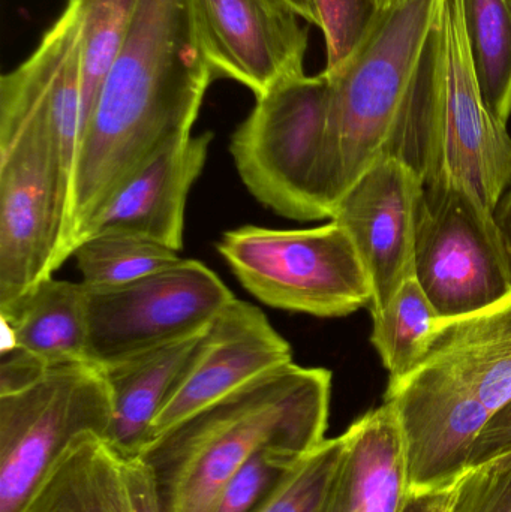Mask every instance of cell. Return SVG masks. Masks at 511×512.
I'll use <instances>...</instances> for the list:
<instances>
[{"mask_svg":"<svg viewBox=\"0 0 511 512\" xmlns=\"http://www.w3.org/2000/svg\"><path fill=\"white\" fill-rule=\"evenodd\" d=\"M213 78L195 0H137L128 36L78 140L62 264L132 174L191 137Z\"/></svg>","mask_w":511,"mask_h":512,"instance_id":"cell-1","label":"cell"},{"mask_svg":"<svg viewBox=\"0 0 511 512\" xmlns=\"http://www.w3.org/2000/svg\"><path fill=\"white\" fill-rule=\"evenodd\" d=\"M332 372L290 363L258 376L153 439L141 459L164 512H215L233 475L263 448L306 456L326 441Z\"/></svg>","mask_w":511,"mask_h":512,"instance_id":"cell-2","label":"cell"},{"mask_svg":"<svg viewBox=\"0 0 511 512\" xmlns=\"http://www.w3.org/2000/svg\"><path fill=\"white\" fill-rule=\"evenodd\" d=\"M440 5L407 0L384 9L350 60L324 71L330 78L326 170L333 209L384 156L417 168L413 77Z\"/></svg>","mask_w":511,"mask_h":512,"instance_id":"cell-3","label":"cell"},{"mask_svg":"<svg viewBox=\"0 0 511 512\" xmlns=\"http://www.w3.org/2000/svg\"><path fill=\"white\" fill-rule=\"evenodd\" d=\"M426 54L419 165L425 188L461 195L489 236L503 245L495 212L511 183V135L480 90L461 0H441Z\"/></svg>","mask_w":511,"mask_h":512,"instance_id":"cell-4","label":"cell"},{"mask_svg":"<svg viewBox=\"0 0 511 512\" xmlns=\"http://www.w3.org/2000/svg\"><path fill=\"white\" fill-rule=\"evenodd\" d=\"M330 78L300 75L258 96L230 153L252 197L282 218L332 219L327 185Z\"/></svg>","mask_w":511,"mask_h":512,"instance_id":"cell-5","label":"cell"},{"mask_svg":"<svg viewBox=\"0 0 511 512\" xmlns=\"http://www.w3.org/2000/svg\"><path fill=\"white\" fill-rule=\"evenodd\" d=\"M240 285L287 312L342 318L372 301V282L347 231L330 221L309 230L246 227L216 245Z\"/></svg>","mask_w":511,"mask_h":512,"instance_id":"cell-6","label":"cell"},{"mask_svg":"<svg viewBox=\"0 0 511 512\" xmlns=\"http://www.w3.org/2000/svg\"><path fill=\"white\" fill-rule=\"evenodd\" d=\"M113 399L87 361L57 364L21 390L0 394V512H24L75 439L107 441Z\"/></svg>","mask_w":511,"mask_h":512,"instance_id":"cell-7","label":"cell"},{"mask_svg":"<svg viewBox=\"0 0 511 512\" xmlns=\"http://www.w3.org/2000/svg\"><path fill=\"white\" fill-rule=\"evenodd\" d=\"M71 176L41 120H0V306L62 267Z\"/></svg>","mask_w":511,"mask_h":512,"instance_id":"cell-8","label":"cell"},{"mask_svg":"<svg viewBox=\"0 0 511 512\" xmlns=\"http://www.w3.org/2000/svg\"><path fill=\"white\" fill-rule=\"evenodd\" d=\"M234 298L215 271L185 258L126 285L86 286L87 360L107 367L197 336Z\"/></svg>","mask_w":511,"mask_h":512,"instance_id":"cell-9","label":"cell"},{"mask_svg":"<svg viewBox=\"0 0 511 512\" xmlns=\"http://www.w3.org/2000/svg\"><path fill=\"white\" fill-rule=\"evenodd\" d=\"M416 279L440 318H458L509 294V256L461 195L425 188L417 212Z\"/></svg>","mask_w":511,"mask_h":512,"instance_id":"cell-10","label":"cell"},{"mask_svg":"<svg viewBox=\"0 0 511 512\" xmlns=\"http://www.w3.org/2000/svg\"><path fill=\"white\" fill-rule=\"evenodd\" d=\"M384 400L401 426L408 492L452 490L470 471L474 444L494 412L464 381L434 366L389 381Z\"/></svg>","mask_w":511,"mask_h":512,"instance_id":"cell-11","label":"cell"},{"mask_svg":"<svg viewBox=\"0 0 511 512\" xmlns=\"http://www.w3.org/2000/svg\"><path fill=\"white\" fill-rule=\"evenodd\" d=\"M425 191L410 162L389 155L372 165L338 201L330 221L353 240L372 282V313L389 306L416 277L417 212Z\"/></svg>","mask_w":511,"mask_h":512,"instance_id":"cell-12","label":"cell"},{"mask_svg":"<svg viewBox=\"0 0 511 512\" xmlns=\"http://www.w3.org/2000/svg\"><path fill=\"white\" fill-rule=\"evenodd\" d=\"M198 29L213 75L255 93L305 75L308 30L276 0H195Z\"/></svg>","mask_w":511,"mask_h":512,"instance_id":"cell-13","label":"cell"},{"mask_svg":"<svg viewBox=\"0 0 511 512\" xmlns=\"http://www.w3.org/2000/svg\"><path fill=\"white\" fill-rule=\"evenodd\" d=\"M290 363V343L263 310L234 298L204 333L176 391L153 421L149 444L195 412Z\"/></svg>","mask_w":511,"mask_h":512,"instance_id":"cell-14","label":"cell"},{"mask_svg":"<svg viewBox=\"0 0 511 512\" xmlns=\"http://www.w3.org/2000/svg\"><path fill=\"white\" fill-rule=\"evenodd\" d=\"M212 138L210 132L191 135L147 162L93 216L81 242L119 231L182 251L186 201L206 165Z\"/></svg>","mask_w":511,"mask_h":512,"instance_id":"cell-15","label":"cell"},{"mask_svg":"<svg viewBox=\"0 0 511 512\" xmlns=\"http://www.w3.org/2000/svg\"><path fill=\"white\" fill-rule=\"evenodd\" d=\"M324 512H399L407 496L404 438L384 400L348 427Z\"/></svg>","mask_w":511,"mask_h":512,"instance_id":"cell-16","label":"cell"},{"mask_svg":"<svg viewBox=\"0 0 511 512\" xmlns=\"http://www.w3.org/2000/svg\"><path fill=\"white\" fill-rule=\"evenodd\" d=\"M419 366L440 367L452 373L492 412L509 402L511 289L501 300L479 312L438 319Z\"/></svg>","mask_w":511,"mask_h":512,"instance_id":"cell-17","label":"cell"},{"mask_svg":"<svg viewBox=\"0 0 511 512\" xmlns=\"http://www.w3.org/2000/svg\"><path fill=\"white\" fill-rule=\"evenodd\" d=\"M204 333L99 367L113 399V423L105 442L120 460L140 457L149 444L153 421L176 391Z\"/></svg>","mask_w":511,"mask_h":512,"instance_id":"cell-18","label":"cell"},{"mask_svg":"<svg viewBox=\"0 0 511 512\" xmlns=\"http://www.w3.org/2000/svg\"><path fill=\"white\" fill-rule=\"evenodd\" d=\"M5 348L21 349L47 366L87 361L86 286L81 282L41 280L0 306Z\"/></svg>","mask_w":511,"mask_h":512,"instance_id":"cell-19","label":"cell"},{"mask_svg":"<svg viewBox=\"0 0 511 512\" xmlns=\"http://www.w3.org/2000/svg\"><path fill=\"white\" fill-rule=\"evenodd\" d=\"M24 512H131L122 460L101 436L83 433Z\"/></svg>","mask_w":511,"mask_h":512,"instance_id":"cell-20","label":"cell"},{"mask_svg":"<svg viewBox=\"0 0 511 512\" xmlns=\"http://www.w3.org/2000/svg\"><path fill=\"white\" fill-rule=\"evenodd\" d=\"M468 48L489 110L511 117V0H461Z\"/></svg>","mask_w":511,"mask_h":512,"instance_id":"cell-21","label":"cell"},{"mask_svg":"<svg viewBox=\"0 0 511 512\" xmlns=\"http://www.w3.org/2000/svg\"><path fill=\"white\" fill-rule=\"evenodd\" d=\"M438 319L416 277L401 286L386 309L372 313L371 343L389 372V381L405 378L419 366Z\"/></svg>","mask_w":511,"mask_h":512,"instance_id":"cell-22","label":"cell"},{"mask_svg":"<svg viewBox=\"0 0 511 512\" xmlns=\"http://www.w3.org/2000/svg\"><path fill=\"white\" fill-rule=\"evenodd\" d=\"M72 256L77 261L81 282L89 288L126 285L182 259L173 249L119 231L86 237Z\"/></svg>","mask_w":511,"mask_h":512,"instance_id":"cell-23","label":"cell"},{"mask_svg":"<svg viewBox=\"0 0 511 512\" xmlns=\"http://www.w3.org/2000/svg\"><path fill=\"white\" fill-rule=\"evenodd\" d=\"M81 33V131L128 36L137 0H71ZM81 134V132H80Z\"/></svg>","mask_w":511,"mask_h":512,"instance_id":"cell-24","label":"cell"},{"mask_svg":"<svg viewBox=\"0 0 511 512\" xmlns=\"http://www.w3.org/2000/svg\"><path fill=\"white\" fill-rule=\"evenodd\" d=\"M344 448V435L326 439L297 463L258 512H324Z\"/></svg>","mask_w":511,"mask_h":512,"instance_id":"cell-25","label":"cell"},{"mask_svg":"<svg viewBox=\"0 0 511 512\" xmlns=\"http://www.w3.org/2000/svg\"><path fill=\"white\" fill-rule=\"evenodd\" d=\"M303 457L282 448L258 451L228 481L215 512L260 511Z\"/></svg>","mask_w":511,"mask_h":512,"instance_id":"cell-26","label":"cell"},{"mask_svg":"<svg viewBox=\"0 0 511 512\" xmlns=\"http://www.w3.org/2000/svg\"><path fill=\"white\" fill-rule=\"evenodd\" d=\"M318 27L324 33L327 66L324 71L341 69L359 50L383 14L378 0H312Z\"/></svg>","mask_w":511,"mask_h":512,"instance_id":"cell-27","label":"cell"},{"mask_svg":"<svg viewBox=\"0 0 511 512\" xmlns=\"http://www.w3.org/2000/svg\"><path fill=\"white\" fill-rule=\"evenodd\" d=\"M449 512H511V463L470 469L452 489Z\"/></svg>","mask_w":511,"mask_h":512,"instance_id":"cell-28","label":"cell"},{"mask_svg":"<svg viewBox=\"0 0 511 512\" xmlns=\"http://www.w3.org/2000/svg\"><path fill=\"white\" fill-rule=\"evenodd\" d=\"M507 456H511V399L492 414L480 432L471 454L470 469Z\"/></svg>","mask_w":511,"mask_h":512,"instance_id":"cell-29","label":"cell"},{"mask_svg":"<svg viewBox=\"0 0 511 512\" xmlns=\"http://www.w3.org/2000/svg\"><path fill=\"white\" fill-rule=\"evenodd\" d=\"M122 477L131 512H164L152 471L141 457L122 460Z\"/></svg>","mask_w":511,"mask_h":512,"instance_id":"cell-30","label":"cell"},{"mask_svg":"<svg viewBox=\"0 0 511 512\" xmlns=\"http://www.w3.org/2000/svg\"><path fill=\"white\" fill-rule=\"evenodd\" d=\"M452 490L407 492L399 512H449Z\"/></svg>","mask_w":511,"mask_h":512,"instance_id":"cell-31","label":"cell"},{"mask_svg":"<svg viewBox=\"0 0 511 512\" xmlns=\"http://www.w3.org/2000/svg\"><path fill=\"white\" fill-rule=\"evenodd\" d=\"M495 221H497L498 230H500L501 240L509 256L511 270V191L507 197L498 204L495 212Z\"/></svg>","mask_w":511,"mask_h":512,"instance_id":"cell-32","label":"cell"},{"mask_svg":"<svg viewBox=\"0 0 511 512\" xmlns=\"http://www.w3.org/2000/svg\"><path fill=\"white\" fill-rule=\"evenodd\" d=\"M276 2L287 6L294 14L299 15L300 18L308 21V23L318 26V15L312 0H276Z\"/></svg>","mask_w":511,"mask_h":512,"instance_id":"cell-33","label":"cell"},{"mask_svg":"<svg viewBox=\"0 0 511 512\" xmlns=\"http://www.w3.org/2000/svg\"><path fill=\"white\" fill-rule=\"evenodd\" d=\"M407 2V0H378V3H380L381 8L383 9H389L392 8V6L399 5V3Z\"/></svg>","mask_w":511,"mask_h":512,"instance_id":"cell-34","label":"cell"},{"mask_svg":"<svg viewBox=\"0 0 511 512\" xmlns=\"http://www.w3.org/2000/svg\"><path fill=\"white\" fill-rule=\"evenodd\" d=\"M498 460H503V462L511 463V456L503 457V459H498Z\"/></svg>","mask_w":511,"mask_h":512,"instance_id":"cell-35","label":"cell"}]
</instances>
